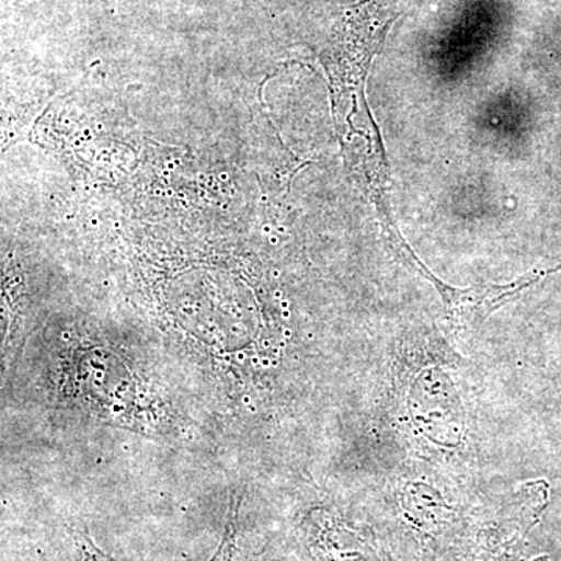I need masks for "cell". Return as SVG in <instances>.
Listing matches in <instances>:
<instances>
[{"mask_svg":"<svg viewBox=\"0 0 561 561\" xmlns=\"http://www.w3.org/2000/svg\"><path fill=\"white\" fill-rule=\"evenodd\" d=\"M232 549H234V529H228L225 535L224 541H221L220 549L210 561H231ZM84 557L88 561H114L105 556L102 551H99L94 545L87 538V546L83 548Z\"/></svg>","mask_w":561,"mask_h":561,"instance_id":"6da1fadb","label":"cell"}]
</instances>
